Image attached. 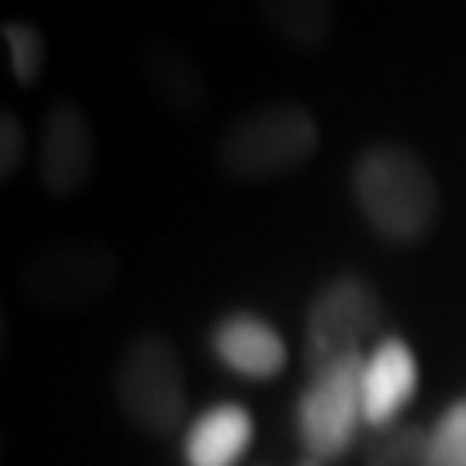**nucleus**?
I'll return each instance as SVG.
<instances>
[{"label": "nucleus", "instance_id": "f257e3e1", "mask_svg": "<svg viewBox=\"0 0 466 466\" xmlns=\"http://www.w3.org/2000/svg\"><path fill=\"white\" fill-rule=\"evenodd\" d=\"M352 194L360 215L387 242H418L432 228L439 190L432 173L411 149L380 142L360 152L352 167Z\"/></svg>", "mask_w": 466, "mask_h": 466}, {"label": "nucleus", "instance_id": "f03ea898", "mask_svg": "<svg viewBox=\"0 0 466 466\" xmlns=\"http://www.w3.org/2000/svg\"><path fill=\"white\" fill-rule=\"evenodd\" d=\"M318 142L315 115L294 100H277L235 117L218 138V163L235 180H273L304 167Z\"/></svg>", "mask_w": 466, "mask_h": 466}, {"label": "nucleus", "instance_id": "7ed1b4c3", "mask_svg": "<svg viewBox=\"0 0 466 466\" xmlns=\"http://www.w3.org/2000/svg\"><path fill=\"white\" fill-rule=\"evenodd\" d=\"M117 256L94 238H56L21 263L17 290L46 315H73L94 308L115 290Z\"/></svg>", "mask_w": 466, "mask_h": 466}, {"label": "nucleus", "instance_id": "20e7f679", "mask_svg": "<svg viewBox=\"0 0 466 466\" xmlns=\"http://www.w3.org/2000/svg\"><path fill=\"white\" fill-rule=\"evenodd\" d=\"M115 394L125 418L142 432L169 435L184 425L187 377L167 335L142 332L125 346L115 367Z\"/></svg>", "mask_w": 466, "mask_h": 466}, {"label": "nucleus", "instance_id": "39448f33", "mask_svg": "<svg viewBox=\"0 0 466 466\" xmlns=\"http://www.w3.org/2000/svg\"><path fill=\"white\" fill-rule=\"evenodd\" d=\"M363 360L350 356L332 367L311 373L298 400V435L300 456L298 466H332L342 460L363 421Z\"/></svg>", "mask_w": 466, "mask_h": 466}, {"label": "nucleus", "instance_id": "423d86ee", "mask_svg": "<svg viewBox=\"0 0 466 466\" xmlns=\"http://www.w3.org/2000/svg\"><path fill=\"white\" fill-rule=\"evenodd\" d=\"M383 304L377 290L360 277H332L315 294L304 321V356L308 370L332 367L339 360L363 356L373 335L380 332Z\"/></svg>", "mask_w": 466, "mask_h": 466}, {"label": "nucleus", "instance_id": "0eeeda50", "mask_svg": "<svg viewBox=\"0 0 466 466\" xmlns=\"http://www.w3.org/2000/svg\"><path fill=\"white\" fill-rule=\"evenodd\" d=\"M97 163V138L84 107L69 97H56L42 115L35 180L49 198L80 194Z\"/></svg>", "mask_w": 466, "mask_h": 466}, {"label": "nucleus", "instance_id": "6e6552de", "mask_svg": "<svg viewBox=\"0 0 466 466\" xmlns=\"http://www.w3.org/2000/svg\"><path fill=\"white\" fill-rule=\"evenodd\" d=\"M418 363L415 352L400 339H380L363 360V421L370 429L398 425L400 411L415 398Z\"/></svg>", "mask_w": 466, "mask_h": 466}, {"label": "nucleus", "instance_id": "1a4fd4ad", "mask_svg": "<svg viewBox=\"0 0 466 466\" xmlns=\"http://www.w3.org/2000/svg\"><path fill=\"white\" fill-rule=\"evenodd\" d=\"M211 350L225 367L246 380H273L287 367L280 332L249 311L225 315L211 332Z\"/></svg>", "mask_w": 466, "mask_h": 466}, {"label": "nucleus", "instance_id": "9d476101", "mask_svg": "<svg viewBox=\"0 0 466 466\" xmlns=\"http://www.w3.org/2000/svg\"><path fill=\"white\" fill-rule=\"evenodd\" d=\"M138 73L146 86L152 90V97L159 104H167L177 115H194L204 107L208 100V80L200 73L198 59L187 49H180L177 42L167 38H149L138 46Z\"/></svg>", "mask_w": 466, "mask_h": 466}, {"label": "nucleus", "instance_id": "9b49d317", "mask_svg": "<svg viewBox=\"0 0 466 466\" xmlns=\"http://www.w3.org/2000/svg\"><path fill=\"white\" fill-rule=\"evenodd\" d=\"M252 442V418L238 404H215L187 429V466H235Z\"/></svg>", "mask_w": 466, "mask_h": 466}, {"label": "nucleus", "instance_id": "f8f14e48", "mask_svg": "<svg viewBox=\"0 0 466 466\" xmlns=\"http://www.w3.org/2000/svg\"><path fill=\"white\" fill-rule=\"evenodd\" d=\"M263 17L287 46L300 52L325 49L335 28V7L325 0H269Z\"/></svg>", "mask_w": 466, "mask_h": 466}, {"label": "nucleus", "instance_id": "ddd939ff", "mask_svg": "<svg viewBox=\"0 0 466 466\" xmlns=\"http://www.w3.org/2000/svg\"><path fill=\"white\" fill-rule=\"evenodd\" d=\"M429 463V429L398 421L373 435L363 466H425Z\"/></svg>", "mask_w": 466, "mask_h": 466}, {"label": "nucleus", "instance_id": "4468645a", "mask_svg": "<svg viewBox=\"0 0 466 466\" xmlns=\"http://www.w3.org/2000/svg\"><path fill=\"white\" fill-rule=\"evenodd\" d=\"M0 38L7 46V56H11V73L21 86L38 84L42 69H46V56H49V46H46V35L35 28L32 21H4L0 25Z\"/></svg>", "mask_w": 466, "mask_h": 466}, {"label": "nucleus", "instance_id": "2eb2a0df", "mask_svg": "<svg viewBox=\"0 0 466 466\" xmlns=\"http://www.w3.org/2000/svg\"><path fill=\"white\" fill-rule=\"evenodd\" d=\"M425 466H466V398L452 400L442 418L429 429Z\"/></svg>", "mask_w": 466, "mask_h": 466}, {"label": "nucleus", "instance_id": "dca6fc26", "mask_svg": "<svg viewBox=\"0 0 466 466\" xmlns=\"http://www.w3.org/2000/svg\"><path fill=\"white\" fill-rule=\"evenodd\" d=\"M25 152H28V135H25V121L0 107V187L11 184L17 177V169L25 163Z\"/></svg>", "mask_w": 466, "mask_h": 466}, {"label": "nucleus", "instance_id": "f3484780", "mask_svg": "<svg viewBox=\"0 0 466 466\" xmlns=\"http://www.w3.org/2000/svg\"><path fill=\"white\" fill-rule=\"evenodd\" d=\"M7 350H11V318H7L4 304H0V363H4Z\"/></svg>", "mask_w": 466, "mask_h": 466}, {"label": "nucleus", "instance_id": "a211bd4d", "mask_svg": "<svg viewBox=\"0 0 466 466\" xmlns=\"http://www.w3.org/2000/svg\"><path fill=\"white\" fill-rule=\"evenodd\" d=\"M0 460H4V435H0Z\"/></svg>", "mask_w": 466, "mask_h": 466}]
</instances>
